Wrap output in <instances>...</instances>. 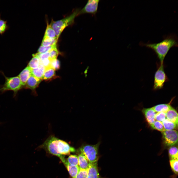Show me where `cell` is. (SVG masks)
Returning <instances> with one entry per match:
<instances>
[{
  "label": "cell",
  "mask_w": 178,
  "mask_h": 178,
  "mask_svg": "<svg viewBox=\"0 0 178 178\" xmlns=\"http://www.w3.org/2000/svg\"><path fill=\"white\" fill-rule=\"evenodd\" d=\"M140 45L153 50L156 54L160 63H163L164 59L170 48L178 47V39L176 35L170 34L164 38L162 41L157 43H144L140 42Z\"/></svg>",
  "instance_id": "6da1fadb"
},
{
  "label": "cell",
  "mask_w": 178,
  "mask_h": 178,
  "mask_svg": "<svg viewBox=\"0 0 178 178\" xmlns=\"http://www.w3.org/2000/svg\"><path fill=\"white\" fill-rule=\"evenodd\" d=\"M41 147L50 154L59 157L75 151V149L67 142L53 136L48 137Z\"/></svg>",
  "instance_id": "7a4b0ae2"
},
{
  "label": "cell",
  "mask_w": 178,
  "mask_h": 178,
  "mask_svg": "<svg viewBox=\"0 0 178 178\" xmlns=\"http://www.w3.org/2000/svg\"><path fill=\"white\" fill-rule=\"evenodd\" d=\"M1 73L4 76L5 81L4 84L0 86V94L9 90L13 91L14 96H16L18 92L23 88L20 79L18 76L9 77L6 76L2 72Z\"/></svg>",
  "instance_id": "3957f363"
},
{
  "label": "cell",
  "mask_w": 178,
  "mask_h": 178,
  "mask_svg": "<svg viewBox=\"0 0 178 178\" xmlns=\"http://www.w3.org/2000/svg\"><path fill=\"white\" fill-rule=\"evenodd\" d=\"M79 9L75 10L70 15L56 21L52 20L50 25L55 31L58 39L64 29L74 22L75 17L79 15Z\"/></svg>",
  "instance_id": "277c9868"
},
{
  "label": "cell",
  "mask_w": 178,
  "mask_h": 178,
  "mask_svg": "<svg viewBox=\"0 0 178 178\" xmlns=\"http://www.w3.org/2000/svg\"><path fill=\"white\" fill-rule=\"evenodd\" d=\"M100 142L94 145H86L83 146L80 149L81 153L87 158L91 163L97 162L98 151Z\"/></svg>",
  "instance_id": "5b68a950"
},
{
  "label": "cell",
  "mask_w": 178,
  "mask_h": 178,
  "mask_svg": "<svg viewBox=\"0 0 178 178\" xmlns=\"http://www.w3.org/2000/svg\"><path fill=\"white\" fill-rule=\"evenodd\" d=\"M167 80V77L164 71L163 63H160L155 74L154 89L157 90L162 88Z\"/></svg>",
  "instance_id": "8992f818"
},
{
  "label": "cell",
  "mask_w": 178,
  "mask_h": 178,
  "mask_svg": "<svg viewBox=\"0 0 178 178\" xmlns=\"http://www.w3.org/2000/svg\"><path fill=\"white\" fill-rule=\"evenodd\" d=\"M162 133L163 143L166 146L171 147L178 143V132L176 130H165Z\"/></svg>",
  "instance_id": "52a82bcc"
},
{
  "label": "cell",
  "mask_w": 178,
  "mask_h": 178,
  "mask_svg": "<svg viewBox=\"0 0 178 178\" xmlns=\"http://www.w3.org/2000/svg\"><path fill=\"white\" fill-rule=\"evenodd\" d=\"M99 0H88L84 7L80 10L79 15L90 14L95 15L97 12Z\"/></svg>",
  "instance_id": "ba28073f"
},
{
  "label": "cell",
  "mask_w": 178,
  "mask_h": 178,
  "mask_svg": "<svg viewBox=\"0 0 178 178\" xmlns=\"http://www.w3.org/2000/svg\"><path fill=\"white\" fill-rule=\"evenodd\" d=\"M59 157L67 168L70 175L72 178H75L80 169L79 166H74L71 165L68 163L67 160L63 155Z\"/></svg>",
  "instance_id": "9c48e42d"
},
{
  "label": "cell",
  "mask_w": 178,
  "mask_h": 178,
  "mask_svg": "<svg viewBox=\"0 0 178 178\" xmlns=\"http://www.w3.org/2000/svg\"><path fill=\"white\" fill-rule=\"evenodd\" d=\"M142 111L148 124L150 125L152 124L156 121V112L152 108H144Z\"/></svg>",
  "instance_id": "30bf717a"
},
{
  "label": "cell",
  "mask_w": 178,
  "mask_h": 178,
  "mask_svg": "<svg viewBox=\"0 0 178 178\" xmlns=\"http://www.w3.org/2000/svg\"><path fill=\"white\" fill-rule=\"evenodd\" d=\"M41 81V80L31 75L28 79L23 88L33 90L37 87Z\"/></svg>",
  "instance_id": "8fae6325"
},
{
  "label": "cell",
  "mask_w": 178,
  "mask_h": 178,
  "mask_svg": "<svg viewBox=\"0 0 178 178\" xmlns=\"http://www.w3.org/2000/svg\"><path fill=\"white\" fill-rule=\"evenodd\" d=\"M88 170L87 178H100L98 173L97 162L89 163Z\"/></svg>",
  "instance_id": "7c38bea8"
},
{
  "label": "cell",
  "mask_w": 178,
  "mask_h": 178,
  "mask_svg": "<svg viewBox=\"0 0 178 178\" xmlns=\"http://www.w3.org/2000/svg\"><path fill=\"white\" fill-rule=\"evenodd\" d=\"M31 70L27 66L20 72L18 76L23 86V88L28 79L31 75Z\"/></svg>",
  "instance_id": "4fadbf2b"
},
{
  "label": "cell",
  "mask_w": 178,
  "mask_h": 178,
  "mask_svg": "<svg viewBox=\"0 0 178 178\" xmlns=\"http://www.w3.org/2000/svg\"><path fill=\"white\" fill-rule=\"evenodd\" d=\"M31 69L32 75L40 80L43 79L45 68L42 64L38 67Z\"/></svg>",
  "instance_id": "5bb4252c"
},
{
  "label": "cell",
  "mask_w": 178,
  "mask_h": 178,
  "mask_svg": "<svg viewBox=\"0 0 178 178\" xmlns=\"http://www.w3.org/2000/svg\"><path fill=\"white\" fill-rule=\"evenodd\" d=\"M166 119L178 125V114L172 107L166 113Z\"/></svg>",
  "instance_id": "9a60e30c"
},
{
  "label": "cell",
  "mask_w": 178,
  "mask_h": 178,
  "mask_svg": "<svg viewBox=\"0 0 178 178\" xmlns=\"http://www.w3.org/2000/svg\"><path fill=\"white\" fill-rule=\"evenodd\" d=\"M78 166L80 168L87 170L88 168L89 162L83 154L81 153L78 156Z\"/></svg>",
  "instance_id": "2e32d148"
},
{
  "label": "cell",
  "mask_w": 178,
  "mask_h": 178,
  "mask_svg": "<svg viewBox=\"0 0 178 178\" xmlns=\"http://www.w3.org/2000/svg\"><path fill=\"white\" fill-rule=\"evenodd\" d=\"M172 107L170 103L168 104H158L152 108L156 112H163L166 113Z\"/></svg>",
  "instance_id": "e0dca14e"
},
{
  "label": "cell",
  "mask_w": 178,
  "mask_h": 178,
  "mask_svg": "<svg viewBox=\"0 0 178 178\" xmlns=\"http://www.w3.org/2000/svg\"><path fill=\"white\" fill-rule=\"evenodd\" d=\"M33 57L29 62L27 66L31 69L38 67L41 64L40 60L36 54L32 55Z\"/></svg>",
  "instance_id": "ac0fdd59"
},
{
  "label": "cell",
  "mask_w": 178,
  "mask_h": 178,
  "mask_svg": "<svg viewBox=\"0 0 178 178\" xmlns=\"http://www.w3.org/2000/svg\"><path fill=\"white\" fill-rule=\"evenodd\" d=\"M58 40L49 38L44 36L41 45L44 47H48L56 44Z\"/></svg>",
  "instance_id": "d6986e66"
},
{
  "label": "cell",
  "mask_w": 178,
  "mask_h": 178,
  "mask_svg": "<svg viewBox=\"0 0 178 178\" xmlns=\"http://www.w3.org/2000/svg\"><path fill=\"white\" fill-rule=\"evenodd\" d=\"M55 70L50 67L46 68L44 73L43 79L47 80L51 79L55 75Z\"/></svg>",
  "instance_id": "ffe728a7"
},
{
  "label": "cell",
  "mask_w": 178,
  "mask_h": 178,
  "mask_svg": "<svg viewBox=\"0 0 178 178\" xmlns=\"http://www.w3.org/2000/svg\"><path fill=\"white\" fill-rule=\"evenodd\" d=\"M44 36L50 38L58 39L55 31L50 24H48V23H47Z\"/></svg>",
  "instance_id": "44dd1931"
},
{
  "label": "cell",
  "mask_w": 178,
  "mask_h": 178,
  "mask_svg": "<svg viewBox=\"0 0 178 178\" xmlns=\"http://www.w3.org/2000/svg\"><path fill=\"white\" fill-rule=\"evenodd\" d=\"M162 122L165 130H174L176 128L178 125L167 119H165Z\"/></svg>",
  "instance_id": "7402d4cb"
},
{
  "label": "cell",
  "mask_w": 178,
  "mask_h": 178,
  "mask_svg": "<svg viewBox=\"0 0 178 178\" xmlns=\"http://www.w3.org/2000/svg\"><path fill=\"white\" fill-rule=\"evenodd\" d=\"M168 154L171 159H178V148L174 146L170 147L168 149Z\"/></svg>",
  "instance_id": "603a6c76"
},
{
  "label": "cell",
  "mask_w": 178,
  "mask_h": 178,
  "mask_svg": "<svg viewBox=\"0 0 178 178\" xmlns=\"http://www.w3.org/2000/svg\"><path fill=\"white\" fill-rule=\"evenodd\" d=\"M67 161L68 163L72 166H78V156L75 155H70L68 157Z\"/></svg>",
  "instance_id": "cb8c5ba5"
},
{
  "label": "cell",
  "mask_w": 178,
  "mask_h": 178,
  "mask_svg": "<svg viewBox=\"0 0 178 178\" xmlns=\"http://www.w3.org/2000/svg\"><path fill=\"white\" fill-rule=\"evenodd\" d=\"M150 126L154 129L160 131L161 132L165 130L162 122L156 120Z\"/></svg>",
  "instance_id": "d4e9b609"
},
{
  "label": "cell",
  "mask_w": 178,
  "mask_h": 178,
  "mask_svg": "<svg viewBox=\"0 0 178 178\" xmlns=\"http://www.w3.org/2000/svg\"><path fill=\"white\" fill-rule=\"evenodd\" d=\"M178 159H170V164L171 167L174 173L177 174L178 173Z\"/></svg>",
  "instance_id": "484cf974"
},
{
  "label": "cell",
  "mask_w": 178,
  "mask_h": 178,
  "mask_svg": "<svg viewBox=\"0 0 178 178\" xmlns=\"http://www.w3.org/2000/svg\"><path fill=\"white\" fill-rule=\"evenodd\" d=\"M57 47L56 44L48 47H44L41 45L38 50V53H43L49 52L54 48Z\"/></svg>",
  "instance_id": "4316f807"
},
{
  "label": "cell",
  "mask_w": 178,
  "mask_h": 178,
  "mask_svg": "<svg viewBox=\"0 0 178 178\" xmlns=\"http://www.w3.org/2000/svg\"><path fill=\"white\" fill-rule=\"evenodd\" d=\"M8 26L6 21L0 18V34L4 33L7 29Z\"/></svg>",
  "instance_id": "83f0119b"
},
{
  "label": "cell",
  "mask_w": 178,
  "mask_h": 178,
  "mask_svg": "<svg viewBox=\"0 0 178 178\" xmlns=\"http://www.w3.org/2000/svg\"><path fill=\"white\" fill-rule=\"evenodd\" d=\"M49 52L50 54L49 58L51 60L57 59L59 53L57 47L52 49Z\"/></svg>",
  "instance_id": "f1b7e54d"
},
{
  "label": "cell",
  "mask_w": 178,
  "mask_h": 178,
  "mask_svg": "<svg viewBox=\"0 0 178 178\" xmlns=\"http://www.w3.org/2000/svg\"><path fill=\"white\" fill-rule=\"evenodd\" d=\"M50 67L55 70L59 69L60 67V61L57 59L51 60Z\"/></svg>",
  "instance_id": "f546056e"
},
{
  "label": "cell",
  "mask_w": 178,
  "mask_h": 178,
  "mask_svg": "<svg viewBox=\"0 0 178 178\" xmlns=\"http://www.w3.org/2000/svg\"><path fill=\"white\" fill-rule=\"evenodd\" d=\"M88 170L80 168L75 178H87Z\"/></svg>",
  "instance_id": "4dcf8cb0"
},
{
  "label": "cell",
  "mask_w": 178,
  "mask_h": 178,
  "mask_svg": "<svg viewBox=\"0 0 178 178\" xmlns=\"http://www.w3.org/2000/svg\"><path fill=\"white\" fill-rule=\"evenodd\" d=\"M166 113L163 112H157L155 116L156 120L161 122L166 119Z\"/></svg>",
  "instance_id": "1f68e13d"
},
{
  "label": "cell",
  "mask_w": 178,
  "mask_h": 178,
  "mask_svg": "<svg viewBox=\"0 0 178 178\" xmlns=\"http://www.w3.org/2000/svg\"></svg>",
  "instance_id": "d6a6232c"
}]
</instances>
